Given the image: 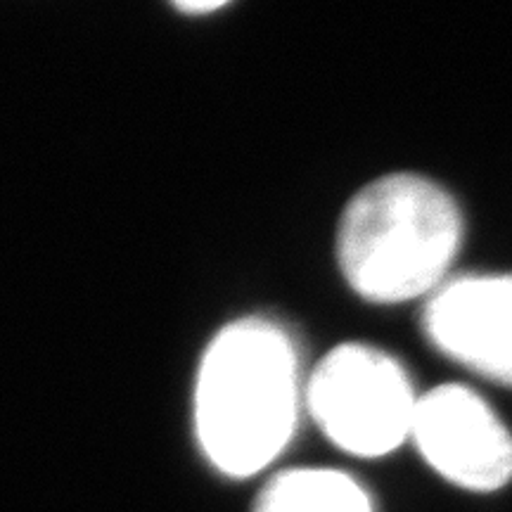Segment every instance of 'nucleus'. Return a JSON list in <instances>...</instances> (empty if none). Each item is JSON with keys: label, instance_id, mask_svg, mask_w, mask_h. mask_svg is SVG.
I'll return each instance as SVG.
<instances>
[{"label": "nucleus", "instance_id": "nucleus-7", "mask_svg": "<svg viewBox=\"0 0 512 512\" xmlns=\"http://www.w3.org/2000/svg\"><path fill=\"white\" fill-rule=\"evenodd\" d=\"M223 8V3H178V10L188 12V15H202V12H214Z\"/></svg>", "mask_w": 512, "mask_h": 512}, {"label": "nucleus", "instance_id": "nucleus-3", "mask_svg": "<svg viewBox=\"0 0 512 512\" xmlns=\"http://www.w3.org/2000/svg\"><path fill=\"white\" fill-rule=\"evenodd\" d=\"M306 403L330 441L354 456L375 458L411 437L418 396L392 356L344 344L313 370Z\"/></svg>", "mask_w": 512, "mask_h": 512}, {"label": "nucleus", "instance_id": "nucleus-6", "mask_svg": "<svg viewBox=\"0 0 512 512\" xmlns=\"http://www.w3.org/2000/svg\"><path fill=\"white\" fill-rule=\"evenodd\" d=\"M254 512H373L363 486L339 470L302 467L275 477Z\"/></svg>", "mask_w": 512, "mask_h": 512}, {"label": "nucleus", "instance_id": "nucleus-1", "mask_svg": "<svg viewBox=\"0 0 512 512\" xmlns=\"http://www.w3.org/2000/svg\"><path fill=\"white\" fill-rule=\"evenodd\" d=\"M299 358L266 318L230 323L211 339L195 387V430L209 463L230 477L271 465L299 418Z\"/></svg>", "mask_w": 512, "mask_h": 512}, {"label": "nucleus", "instance_id": "nucleus-5", "mask_svg": "<svg viewBox=\"0 0 512 512\" xmlns=\"http://www.w3.org/2000/svg\"><path fill=\"white\" fill-rule=\"evenodd\" d=\"M425 332L441 354L512 387V275H470L434 292Z\"/></svg>", "mask_w": 512, "mask_h": 512}, {"label": "nucleus", "instance_id": "nucleus-4", "mask_svg": "<svg viewBox=\"0 0 512 512\" xmlns=\"http://www.w3.org/2000/svg\"><path fill=\"white\" fill-rule=\"evenodd\" d=\"M411 437L434 472L467 491H496L512 479V434L458 384L420 396Z\"/></svg>", "mask_w": 512, "mask_h": 512}, {"label": "nucleus", "instance_id": "nucleus-2", "mask_svg": "<svg viewBox=\"0 0 512 512\" xmlns=\"http://www.w3.org/2000/svg\"><path fill=\"white\" fill-rule=\"evenodd\" d=\"M463 240V219L430 178H377L347 204L337 256L347 283L370 302L396 304L437 290Z\"/></svg>", "mask_w": 512, "mask_h": 512}]
</instances>
